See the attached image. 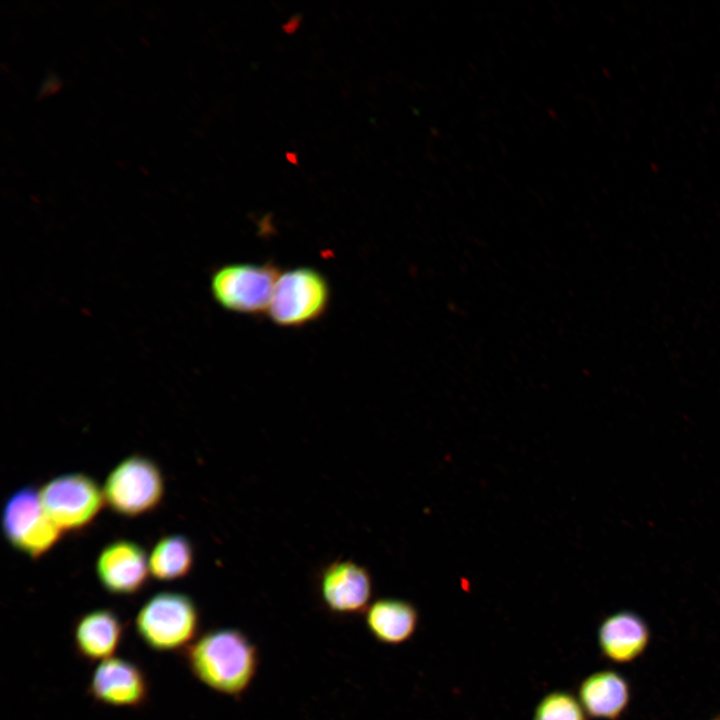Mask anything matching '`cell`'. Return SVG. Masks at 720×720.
<instances>
[{"mask_svg":"<svg viewBox=\"0 0 720 720\" xmlns=\"http://www.w3.org/2000/svg\"><path fill=\"white\" fill-rule=\"evenodd\" d=\"M191 674L211 690L240 698L260 665L257 645L242 630L222 627L201 634L184 650Z\"/></svg>","mask_w":720,"mask_h":720,"instance_id":"6da1fadb","label":"cell"},{"mask_svg":"<svg viewBox=\"0 0 720 720\" xmlns=\"http://www.w3.org/2000/svg\"><path fill=\"white\" fill-rule=\"evenodd\" d=\"M200 613L185 593L165 591L151 596L139 609L135 629L150 649L158 652L185 650L197 638Z\"/></svg>","mask_w":720,"mask_h":720,"instance_id":"7a4b0ae2","label":"cell"},{"mask_svg":"<svg viewBox=\"0 0 720 720\" xmlns=\"http://www.w3.org/2000/svg\"><path fill=\"white\" fill-rule=\"evenodd\" d=\"M165 492L160 467L151 458L134 454L122 459L108 474L103 495L105 504L123 517H138L155 510Z\"/></svg>","mask_w":720,"mask_h":720,"instance_id":"3957f363","label":"cell"},{"mask_svg":"<svg viewBox=\"0 0 720 720\" xmlns=\"http://www.w3.org/2000/svg\"><path fill=\"white\" fill-rule=\"evenodd\" d=\"M326 277L312 267L281 272L268 309L270 319L282 327H300L319 319L330 302Z\"/></svg>","mask_w":720,"mask_h":720,"instance_id":"277c9868","label":"cell"},{"mask_svg":"<svg viewBox=\"0 0 720 720\" xmlns=\"http://www.w3.org/2000/svg\"><path fill=\"white\" fill-rule=\"evenodd\" d=\"M1 527L8 544L32 559L46 554L63 532L44 510L39 490L33 486L22 487L8 497Z\"/></svg>","mask_w":720,"mask_h":720,"instance_id":"5b68a950","label":"cell"},{"mask_svg":"<svg viewBox=\"0 0 720 720\" xmlns=\"http://www.w3.org/2000/svg\"><path fill=\"white\" fill-rule=\"evenodd\" d=\"M280 271L267 263H232L211 276L215 301L224 309L247 315L268 312Z\"/></svg>","mask_w":720,"mask_h":720,"instance_id":"8992f818","label":"cell"},{"mask_svg":"<svg viewBox=\"0 0 720 720\" xmlns=\"http://www.w3.org/2000/svg\"><path fill=\"white\" fill-rule=\"evenodd\" d=\"M39 495L44 510L62 531L87 527L105 504L103 489L81 472L49 480L39 489Z\"/></svg>","mask_w":720,"mask_h":720,"instance_id":"52a82bcc","label":"cell"},{"mask_svg":"<svg viewBox=\"0 0 720 720\" xmlns=\"http://www.w3.org/2000/svg\"><path fill=\"white\" fill-rule=\"evenodd\" d=\"M319 593L331 613L357 615L371 604L372 577L367 568L353 560H336L322 570Z\"/></svg>","mask_w":720,"mask_h":720,"instance_id":"ba28073f","label":"cell"},{"mask_svg":"<svg viewBox=\"0 0 720 720\" xmlns=\"http://www.w3.org/2000/svg\"><path fill=\"white\" fill-rule=\"evenodd\" d=\"M149 690V681L143 669L121 657L100 662L88 685V693L95 701L116 707L137 708L144 705Z\"/></svg>","mask_w":720,"mask_h":720,"instance_id":"9c48e42d","label":"cell"},{"mask_svg":"<svg viewBox=\"0 0 720 720\" xmlns=\"http://www.w3.org/2000/svg\"><path fill=\"white\" fill-rule=\"evenodd\" d=\"M148 557L145 549L136 542L113 541L97 556V578L110 594H136L143 589L150 574Z\"/></svg>","mask_w":720,"mask_h":720,"instance_id":"30bf717a","label":"cell"},{"mask_svg":"<svg viewBox=\"0 0 720 720\" xmlns=\"http://www.w3.org/2000/svg\"><path fill=\"white\" fill-rule=\"evenodd\" d=\"M597 635L601 655L617 664H627L638 659L651 640L647 622L629 610L607 616L601 622Z\"/></svg>","mask_w":720,"mask_h":720,"instance_id":"8fae6325","label":"cell"},{"mask_svg":"<svg viewBox=\"0 0 720 720\" xmlns=\"http://www.w3.org/2000/svg\"><path fill=\"white\" fill-rule=\"evenodd\" d=\"M124 634L119 616L107 608L88 611L76 621L73 642L77 654L91 662L113 657Z\"/></svg>","mask_w":720,"mask_h":720,"instance_id":"7c38bea8","label":"cell"},{"mask_svg":"<svg viewBox=\"0 0 720 720\" xmlns=\"http://www.w3.org/2000/svg\"><path fill=\"white\" fill-rule=\"evenodd\" d=\"M578 699L587 716L600 720H619L629 706L631 688L627 679L614 670L588 675L578 687Z\"/></svg>","mask_w":720,"mask_h":720,"instance_id":"4fadbf2b","label":"cell"},{"mask_svg":"<svg viewBox=\"0 0 720 720\" xmlns=\"http://www.w3.org/2000/svg\"><path fill=\"white\" fill-rule=\"evenodd\" d=\"M364 613L368 632L385 645L397 646L407 642L418 627V611L406 600L379 598L371 602Z\"/></svg>","mask_w":720,"mask_h":720,"instance_id":"5bb4252c","label":"cell"},{"mask_svg":"<svg viewBox=\"0 0 720 720\" xmlns=\"http://www.w3.org/2000/svg\"><path fill=\"white\" fill-rule=\"evenodd\" d=\"M150 574L159 581L187 576L194 564V549L184 535H166L154 545L149 557Z\"/></svg>","mask_w":720,"mask_h":720,"instance_id":"9a60e30c","label":"cell"},{"mask_svg":"<svg viewBox=\"0 0 720 720\" xmlns=\"http://www.w3.org/2000/svg\"><path fill=\"white\" fill-rule=\"evenodd\" d=\"M533 720H587V714L573 694L554 691L537 704Z\"/></svg>","mask_w":720,"mask_h":720,"instance_id":"2e32d148","label":"cell"},{"mask_svg":"<svg viewBox=\"0 0 720 720\" xmlns=\"http://www.w3.org/2000/svg\"><path fill=\"white\" fill-rule=\"evenodd\" d=\"M301 20L302 18L300 15H293L282 25L283 31L287 34L296 32L300 27Z\"/></svg>","mask_w":720,"mask_h":720,"instance_id":"e0dca14e","label":"cell"},{"mask_svg":"<svg viewBox=\"0 0 720 720\" xmlns=\"http://www.w3.org/2000/svg\"><path fill=\"white\" fill-rule=\"evenodd\" d=\"M711 720H720V716H717V717H715V718H713V719H711Z\"/></svg>","mask_w":720,"mask_h":720,"instance_id":"ac0fdd59","label":"cell"}]
</instances>
